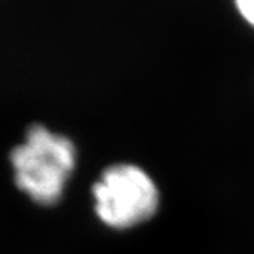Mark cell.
<instances>
[{"label": "cell", "instance_id": "cell-2", "mask_svg": "<svg viewBox=\"0 0 254 254\" xmlns=\"http://www.w3.org/2000/svg\"><path fill=\"white\" fill-rule=\"evenodd\" d=\"M90 194L98 221L115 231H127L152 221L161 205L156 181L133 162H115L104 167Z\"/></svg>", "mask_w": 254, "mask_h": 254}, {"label": "cell", "instance_id": "cell-3", "mask_svg": "<svg viewBox=\"0 0 254 254\" xmlns=\"http://www.w3.org/2000/svg\"><path fill=\"white\" fill-rule=\"evenodd\" d=\"M234 3L241 15L254 28V0H234Z\"/></svg>", "mask_w": 254, "mask_h": 254}, {"label": "cell", "instance_id": "cell-1", "mask_svg": "<svg viewBox=\"0 0 254 254\" xmlns=\"http://www.w3.org/2000/svg\"><path fill=\"white\" fill-rule=\"evenodd\" d=\"M77 162L75 142L43 124L29 126L23 141L9 152L17 190L40 207H54L63 201Z\"/></svg>", "mask_w": 254, "mask_h": 254}]
</instances>
